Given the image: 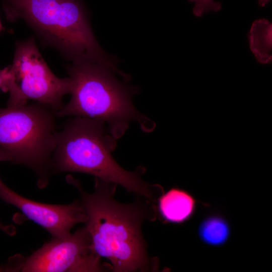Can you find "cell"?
Listing matches in <instances>:
<instances>
[{"mask_svg": "<svg viewBox=\"0 0 272 272\" xmlns=\"http://www.w3.org/2000/svg\"><path fill=\"white\" fill-rule=\"evenodd\" d=\"M66 179L80 192L93 251L107 259L113 271L155 270L156 262L148 255L141 229L145 220L155 218L153 202L142 197L132 203H120L114 197L117 185L97 178L91 193L72 176Z\"/></svg>", "mask_w": 272, "mask_h": 272, "instance_id": "obj_1", "label": "cell"}, {"mask_svg": "<svg viewBox=\"0 0 272 272\" xmlns=\"http://www.w3.org/2000/svg\"><path fill=\"white\" fill-rule=\"evenodd\" d=\"M116 139L106 123L96 119L75 116L68 119L57 131L51 173L80 172L119 185L129 192L152 202L163 192L159 185H151L142 178L146 169L139 166L133 171L122 168L112 152Z\"/></svg>", "mask_w": 272, "mask_h": 272, "instance_id": "obj_2", "label": "cell"}, {"mask_svg": "<svg viewBox=\"0 0 272 272\" xmlns=\"http://www.w3.org/2000/svg\"><path fill=\"white\" fill-rule=\"evenodd\" d=\"M71 82L70 101L55 113L56 117L79 116L101 120L107 124L117 140L132 121L145 131H151L155 123L139 112L131 98L135 88L118 80L113 70L99 63H73L67 67Z\"/></svg>", "mask_w": 272, "mask_h": 272, "instance_id": "obj_3", "label": "cell"}, {"mask_svg": "<svg viewBox=\"0 0 272 272\" xmlns=\"http://www.w3.org/2000/svg\"><path fill=\"white\" fill-rule=\"evenodd\" d=\"M7 18L22 19L73 63L103 64L118 71L98 45L78 0H5Z\"/></svg>", "mask_w": 272, "mask_h": 272, "instance_id": "obj_4", "label": "cell"}, {"mask_svg": "<svg viewBox=\"0 0 272 272\" xmlns=\"http://www.w3.org/2000/svg\"><path fill=\"white\" fill-rule=\"evenodd\" d=\"M56 117L52 110L38 102L0 108V147L10 153L11 162L35 173L40 188L48 184L52 175Z\"/></svg>", "mask_w": 272, "mask_h": 272, "instance_id": "obj_5", "label": "cell"}, {"mask_svg": "<svg viewBox=\"0 0 272 272\" xmlns=\"http://www.w3.org/2000/svg\"><path fill=\"white\" fill-rule=\"evenodd\" d=\"M9 73L8 106L23 105L31 99L56 113L64 105V96L71 92L70 78H59L52 72L33 38L17 43Z\"/></svg>", "mask_w": 272, "mask_h": 272, "instance_id": "obj_6", "label": "cell"}, {"mask_svg": "<svg viewBox=\"0 0 272 272\" xmlns=\"http://www.w3.org/2000/svg\"><path fill=\"white\" fill-rule=\"evenodd\" d=\"M109 264L91 248L89 234L85 227L62 238L52 237L29 257L23 259L20 271H102Z\"/></svg>", "mask_w": 272, "mask_h": 272, "instance_id": "obj_7", "label": "cell"}, {"mask_svg": "<svg viewBox=\"0 0 272 272\" xmlns=\"http://www.w3.org/2000/svg\"><path fill=\"white\" fill-rule=\"evenodd\" d=\"M0 198L19 209L28 219L47 231L52 237L69 235L77 224L86 221L80 200L68 205H50L27 198L8 187L0 178Z\"/></svg>", "mask_w": 272, "mask_h": 272, "instance_id": "obj_8", "label": "cell"}, {"mask_svg": "<svg viewBox=\"0 0 272 272\" xmlns=\"http://www.w3.org/2000/svg\"><path fill=\"white\" fill-rule=\"evenodd\" d=\"M158 210L165 222L182 223L193 215L196 206L194 197L185 190L173 187L158 198Z\"/></svg>", "mask_w": 272, "mask_h": 272, "instance_id": "obj_9", "label": "cell"}, {"mask_svg": "<svg viewBox=\"0 0 272 272\" xmlns=\"http://www.w3.org/2000/svg\"><path fill=\"white\" fill-rule=\"evenodd\" d=\"M249 47L258 62L272 61V24L267 19H258L252 24L247 35Z\"/></svg>", "mask_w": 272, "mask_h": 272, "instance_id": "obj_10", "label": "cell"}, {"mask_svg": "<svg viewBox=\"0 0 272 272\" xmlns=\"http://www.w3.org/2000/svg\"><path fill=\"white\" fill-rule=\"evenodd\" d=\"M230 226L222 216L212 215L205 218L198 228V235L202 242L213 246L224 245L230 235Z\"/></svg>", "mask_w": 272, "mask_h": 272, "instance_id": "obj_11", "label": "cell"}, {"mask_svg": "<svg viewBox=\"0 0 272 272\" xmlns=\"http://www.w3.org/2000/svg\"><path fill=\"white\" fill-rule=\"evenodd\" d=\"M195 3L193 8V13L197 17H202V15L210 11L217 12L221 9L222 5L219 2L214 0H188Z\"/></svg>", "mask_w": 272, "mask_h": 272, "instance_id": "obj_12", "label": "cell"}, {"mask_svg": "<svg viewBox=\"0 0 272 272\" xmlns=\"http://www.w3.org/2000/svg\"><path fill=\"white\" fill-rule=\"evenodd\" d=\"M9 79V66L0 70V89H2L4 92L8 91Z\"/></svg>", "mask_w": 272, "mask_h": 272, "instance_id": "obj_13", "label": "cell"}, {"mask_svg": "<svg viewBox=\"0 0 272 272\" xmlns=\"http://www.w3.org/2000/svg\"><path fill=\"white\" fill-rule=\"evenodd\" d=\"M12 158L10 153L5 149L0 147V162H12Z\"/></svg>", "mask_w": 272, "mask_h": 272, "instance_id": "obj_14", "label": "cell"}, {"mask_svg": "<svg viewBox=\"0 0 272 272\" xmlns=\"http://www.w3.org/2000/svg\"><path fill=\"white\" fill-rule=\"evenodd\" d=\"M0 230L3 231L6 234L12 235L15 232V228L12 226L4 225L0 222Z\"/></svg>", "mask_w": 272, "mask_h": 272, "instance_id": "obj_15", "label": "cell"}, {"mask_svg": "<svg viewBox=\"0 0 272 272\" xmlns=\"http://www.w3.org/2000/svg\"><path fill=\"white\" fill-rule=\"evenodd\" d=\"M3 271H11L10 265L8 262L0 266V272Z\"/></svg>", "mask_w": 272, "mask_h": 272, "instance_id": "obj_16", "label": "cell"}, {"mask_svg": "<svg viewBox=\"0 0 272 272\" xmlns=\"http://www.w3.org/2000/svg\"><path fill=\"white\" fill-rule=\"evenodd\" d=\"M259 6L260 7H264L270 0H258Z\"/></svg>", "mask_w": 272, "mask_h": 272, "instance_id": "obj_17", "label": "cell"}, {"mask_svg": "<svg viewBox=\"0 0 272 272\" xmlns=\"http://www.w3.org/2000/svg\"><path fill=\"white\" fill-rule=\"evenodd\" d=\"M4 30V27L2 24L1 21L0 20V32Z\"/></svg>", "mask_w": 272, "mask_h": 272, "instance_id": "obj_18", "label": "cell"}]
</instances>
